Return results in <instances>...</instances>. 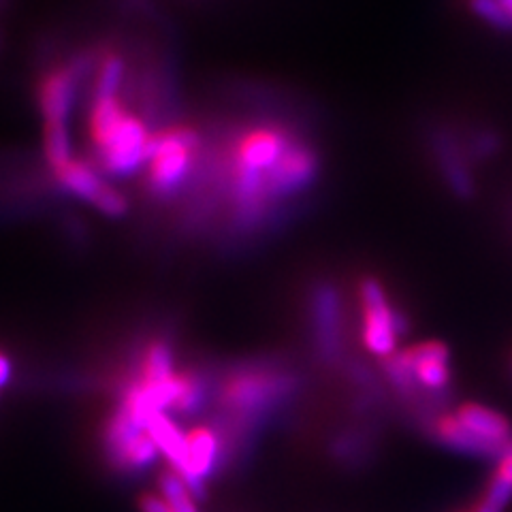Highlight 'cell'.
Segmentation results:
<instances>
[{
  "mask_svg": "<svg viewBox=\"0 0 512 512\" xmlns=\"http://www.w3.org/2000/svg\"><path fill=\"white\" fill-rule=\"evenodd\" d=\"M459 512H470V510H459Z\"/></svg>",
  "mask_w": 512,
  "mask_h": 512,
  "instance_id": "603a6c76",
  "label": "cell"
},
{
  "mask_svg": "<svg viewBox=\"0 0 512 512\" xmlns=\"http://www.w3.org/2000/svg\"><path fill=\"white\" fill-rule=\"evenodd\" d=\"M510 502H512V491L502 483L500 478L491 476L483 493L478 495V500L470 508V512H504Z\"/></svg>",
  "mask_w": 512,
  "mask_h": 512,
  "instance_id": "e0dca14e",
  "label": "cell"
},
{
  "mask_svg": "<svg viewBox=\"0 0 512 512\" xmlns=\"http://www.w3.org/2000/svg\"><path fill=\"white\" fill-rule=\"evenodd\" d=\"M137 504H139L141 512H171V508L163 500V495H158V493H143L137 500Z\"/></svg>",
  "mask_w": 512,
  "mask_h": 512,
  "instance_id": "ffe728a7",
  "label": "cell"
},
{
  "mask_svg": "<svg viewBox=\"0 0 512 512\" xmlns=\"http://www.w3.org/2000/svg\"><path fill=\"white\" fill-rule=\"evenodd\" d=\"M203 152V139L192 126L171 124L152 135L146 167L148 188L154 197L169 199L180 192L195 171Z\"/></svg>",
  "mask_w": 512,
  "mask_h": 512,
  "instance_id": "7a4b0ae2",
  "label": "cell"
},
{
  "mask_svg": "<svg viewBox=\"0 0 512 512\" xmlns=\"http://www.w3.org/2000/svg\"><path fill=\"white\" fill-rule=\"evenodd\" d=\"M314 143L280 120L239 128L222 158L220 180L237 233H254L274 218L276 207L308 192L318 178Z\"/></svg>",
  "mask_w": 512,
  "mask_h": 512,
  "instance_id": "6da1fadb",
  "label": "cell"
},
{
  "mask_svg": "<svg viewBox=\"0 0 512 512\" xmlns=\"http://www.w3.org/2000/svg\"><path fill=\"white\" fill-rule=\"evenodd\" d=\"M457 419L459 423L470 429L472 434L483 438L487 442L508 446L512 440V425L504 414L498 410H491L483 404H463L457 408Z\"/></svg>",
  "mask_w": 512,
  "mask_h": 512,
  "instance_id": "8fae6325",
  "label": "cell"
},
{
  "mask_svg": "<svg viewBox=\"0 0 512 512\" xmlns=\"http://www.w3.org/2000/svg\"><path fill=\"white\" fill-rule=\"evenodd\" d=\"M96 60L92 56H75L64 67L45 71L37 84V107L43 124L64 122L69 124L73 109L79 101V90L88 73L94 71Z\"/></svg>",
  "mask_w": 512,
  "mask_h": 512,
  "instance_id": "52a82bcc",
  "label": "cell"
},
{
  "mask_svg": "<svg viewBox=\"0 0 512 512\" xmlns=\"http://www.w3.org/2000/svg\"><path fill=\"white\" fill-rule=\"evenodd\" d=\"M56 184L69 192L71 197L90 203L96 212H101L107 218H122L128 214V203L126 195L111 184L101 169L96 167L90 160L84 158H73L67 165L52 171Z\"/></svg>",
  "mask_w": 512,
  "mask_h": 512,
  "instance_id": "5b68a950",
  "label": "cell"
},
{
  "mask_svg": "<svg viewBox=\"0 0 512 512\" xmlns=\"http://www.w3.org/2000/svg\"><path fill=\"white\" fill-rule=\"evenodd\" d=\"M152 135L148 124L133 111L118 126V131L109 137L103 148L96 150V167L105 178H131L143 167H148Z\"/></svg>",
  "mask_w": 512,
  "mask_h": 512,
  "instance_id": "8992f818",
  "label": "cell"
},
{
  "mask_svg": "<svg viewBox=\"0 0 512 512\" xmlns=\"http://www.w3.org/2000/svg\"><path fill=\"white\" fill-rule=\"evenodd\" d=\"M382 423L357 421L335 429L327 438V457L344 472H361L372 466L380 448Z\"/></svg>",
  "mask_w": 512,
  "mask_h": 512,
  "instance_id": "ba28073f",
  "label": "cell"
},
{
  "mask_svg": "<svg viewBox=\"0 0 512 512\" xmlns=\"http://www.w3.org/2000/svg\"><path fill=\"white\" fill-rule=\"evenodd\" d=\"M357 299L363 346L380 359L393 355L397 340L410 331V318L389 299L382 282L374 276L359 280Z\"/></svg>",
  "mask_w": 512,
  "mask_h": 512,
  "instance_id": "277c9868",
  "label": "cell"
},
{
  "mask_svg": "<svg viewBox=\"0 0 512 512\" xmlns=\"http://www.w3.org/2000/svg\"><path fill=\"white\" fill-rule=\"evenodd\" d=\"M495 478H500L502 483L512 491V440L510 444L506 446L504 455L495 461V472H493Z\"/></svg>",
  "mask_w": 512,
  "mask_h": 512,
  "instance_id": "d6986e66",
  "label": "cell"
},
{
  "mask_svg": "<svg viewBox=\"0 0 512 512\" xmlns=\"http://www.w3.org/2000/svg\"><path fill=\"white\" fill-rule=\"evenodd\" d=\"M510 370H512V357H510Z\"/></svg>",
  "mask_w": 512,
  "mask_h": 512,
  "instance_id": "7402d4cb",
  "label": "cell"
},
{
  "mask_svg": "<svg viewBox=\"0 0 512 512\" xmlns=\"http://www.w3.org/2000/svg\"><path fill=\"white\" fill-rule=\"evenodd\" d=\"M414 380L431 395H455L451 352L444 342H421L404 350Z\"/></svg>",
  "mask_w": 512,
  "mask_h": 512,
  "instance_id": "9c48e42d",
  "label": "cell"
},
{
  "mask_svg": "<svg viewBox=\"0 0 512 512\" xmlns=\"http://www.w3.org/2000/svg\"><path fill=\"white\" fill-rule=\"evenodd\" d=\"M43 156L52 171L60 169L75 158L71 128L64 122L43 124Z\"/></svg>",
  "mask_w": 512,
  "mask_h": 512,
  "instance_id": "5bb4252c",
  "label": "cell"
},
{
  "mask_svg": "<svg viewBox=\"0 0 512 512\" xmlns=\"http://www.w3.org/2000/svg\"><path fill=\"white\" fill-rule=\"evenodd\" d=\"M158 489L171 512H199L195 504V495L190 493L188 485L182 480L180 474H175L173 470L163 472L158 478Z\"/></svg>",
  "mask_w": 512,
  "mask_h": 512,
  "instance_id": "2e32d148",
  "label": "cell"
},
{
  "mask_svg": "<svg viewBox=\"0 0 512 512\" xmlns=\"http://www.w3.org/2000/svg\"><path fill=\"white\" fill-rule=\"evenodd\" d=\"M308 327L314 361L327 370H340L350 355L346 348V308L342 291L331 280H318L310 288Z\"/></svg>",
  "mask_w": 512,
  "mask_h": 512,
  "instance_id": "3957f363",
  "label": "cell"
},
{
  "mask_svg": "<svg viewBox=\"0 0 512 512\" xmlns=\"http://www.w3.org/2000/svg\"><path fill=\"white\" fill-rule=\"evenodd\" d=\"M470 5L480 18L512 30V0H470Z\"/></svg>",
  "mask_w": 512,
  "mask_h": 512,
  "instance_id": "ac0fdd59",
  "label": "cell"
},
{
  "mask_svg": "<svg viewBox=\"0 0 512 512\" xmlns=\"http://www.w3.org/2000/svg\"><path fill=\"white\" fill-rule=\"evenodd\" d=\"M13 376V365L11 359L5 355V352H0V389L7 387L9 380Z\"/></svg>",
  "mask_w": 512,
  "mask_h": 512,
  "instance_id": "44dd1931",
  "label": "cell"
},
{
  "mask_svg": "<svg viewBox=\"0 0 512 512\" xmlns=\"http://www.w3.org/2000/svg\"><path fill=\"white\" fill-rule=\"evenodd\" d=\"M126 79V62L120 52H103L92 71L90 99H114L120 96Z\"/></svg>",
  "mask_w": 512,
  "mask_h": 512,
  "instance_id": "4fadbf2b",
  "label": "cell"
},
{
  "mask_svg": "<svg viewBox=\"0 0 512 512\" xmlns=\"http://www.w3.org/2000/svg\"><path fill=\"white\" fill-rule=\"evenodd\" d=\"M146 431L156 442L160 455H165L173 472H182L188 463V442L186 434L175 425L165 412H154L148 416Z\"/></svg>",
  "mask_w": 512,
  "mask_h": 512,
  "instance_id": "7c38bea8",
  "label": "cell"
},
{
  "mask_svg": "<svg viewBox=\"0 0 512 512\" xmlns=\"http://www.w3.org/2000/svg\"><path fill=\"white\" fill-rule=\"evenodd\" d=\"M425 438L448 448V451H455L459 455H466L472 459L498 461L506 451V446L487 442L483 438H478L476 434H472L470 429H466L459 423L455 414H448V412L440 414L438 419L429 425V429L425 431Z\"/></svg>",
  "mask_w": 512,
  "mask_h": 512,
  "instance_id": "30bf717a",
  "label": "cell"
},
{
  "mask_svg": "<svg viewBox=\"0 0 512 512\" xmlns=\"http://www.w3.org/2000/svg\"><path fill=\"white\" fill-rule=\"evenodd\" d=\"M173 352L167 342H152L141 357L139 380L143 382H165L173 376Z\"/></svg>",
  "mask_w": 512,
  "mask_h": 512,
  "instance_id": "9a60e30c",
  "label": "cell"
}]
</instances>
